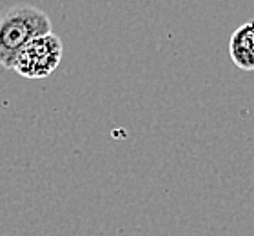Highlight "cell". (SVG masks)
Returning <instances> with one entry per match:
<instances>
[{"instance_id":"7a4b0ae2","label":"cell","mask_w":254,"mask_h":236,"mask_svg":"<svg viewBox=\"0 0 254 236\" xmlns=\"http://www.w3.org/2000/svg\"><path fill=\"white\" fill-rule=\"evenodd\" d=\"M62 53V40L49 31L29 40L22 47L11 69L24 79H46L59 68Z\"/></svg>"},{"instance_id":"3957f363","label":"cell","mask_w":254,"mask_h":236,"mask_svg":"<svg viewBox=\"0 0 254 236\" xmlns=\"http://www.w3.org/2000/svg\"><path fill=\"white\" fill-rule=\"evenodd\" d=\"M229 57L242 71H254V20L234 29L229 38Z\"/></svg>"},{"instance_id":"6da1fadb","label":"cell","mask_w":254,"mask_h":236,"mask_svg":"<svg viewBox=\"0 0 254 236\" xmlns=\"http://www.w3.org/2000/svg\"><path fill=\"white\" fill-rule=\"evenodd\" d=\"M51 31V20L31 4L11 5L0 15V66L13 68L16 55L29 40Z\"/></svg>"}]
</instances>
